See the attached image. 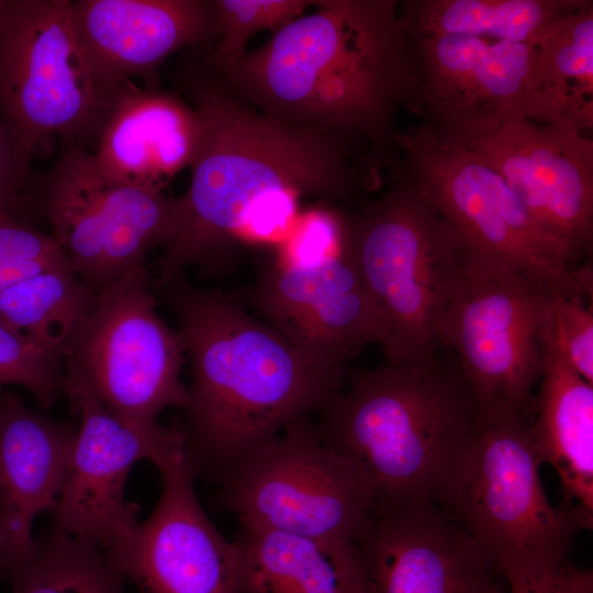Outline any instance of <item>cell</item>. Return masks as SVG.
<instances>
[{
    "label": "cell",
    "instance_id": "obj_16",
    "mask_svg": "<svg viewBox=\"0 0 593 593\" xmlns=\"http://www.w3.org/2000/svg\"><path fill=\"white\" fill-rule=\"evenodd\" d=\"M354 544L368 593H507L481 546L428 496L372 505Z\"/></svg>",
    "mask_w": 593,
    "mask_h": 593
},
{
    "label": "cell",
    "instance_id": "obj_32",
    "mask_svg": "<svg viewBox=\"0 0 593 593\" xmlns=\"http://www.w3.org/2000/svg\"><path fill=\"white\" fill-rule=\"evenodd\" d=\"M27 177L19 165L12 141L0 118V213H14Z\"/></svg>",
    "mask_w": 593,
    "mask_h": 593
},
{
    "label": "cell",
    "instance_id": "obj_9",
    "mask_svg": "<svg viewBox=\"0 0 593 593\" xmlns=\"http://www.w3.org/2000/svg\"><path fill=\"white\" fill-rule=\"evenodd\" d=\"M34 204L69 268L96 294L175 234L179 199L107 177L86 147L63 143Z\"/></svg>",
    "mask_w": 593,
    "mask_h": 593
},
{
    "label": "cell",
    "instance_id": "obj_18",
    "mask_svg": "<svg viewBox=\"0 0 593 593\" xmlns=\"http://www.w3.org/2000/svg\"><path fill=\"white\" fill-rule=\"evenodd\" d=\"M253 300L272 328L323 367L342 369L363 346L384 339L347 242L343 250L317 260L277 256L261 270Z\"/></svg>",
    "mask_w": 593,
    "mask_h": 593
},
{
    "label": "cell",
    "instance_id": "obj_12",
    "mask_svg": "<svg viewBox=\"0 0 593 593\" xmlns=\"http://www.w3.org/2000/svg\"><path fill=\"white\" fill-rule=\"evenodd\" d=\"M184 350L178 332L160 318L146 267L135 268L97 294L65 362L76 368L115 415L156 423L167 407H182Z\"/></svg>",
    "mask_w": 593,
    "mask_h": 593
},
{
    "label": "cell",
    "instance_id": "obj_29",
    "mask_svg": "<svg viewBox=\"0 0 593 593\" xmlns=\"http://www.w3.org/2000/svg\"><path fill=\"white\" fill-rule=\"evenodd\" d=\"M64 362L0 318V385H21L48 410L63 392Z\"/></svg>",
    "mask_w": 593,
    "mask_h": 593
},
{
    "label": "cell",
    "instance_id": "obj_14",
    "mask_svg": "<svg viewBox=\"0 0 593 593\" xmlns=\"http://www.w3.org/2000/svg\"><path fill=\"white\" fill-rule=\"evenodd\" d=\"M63 392L78 426L53 522L109 550L138 525L139 505L125 499L133 465L142 459L155 463L186 447V436L179 426L135 424L115 415L67 362Z\"/></svg>",
    "mask_w": 593,
    "mask_h": 593
},
{
    "label": "cell",
    "instance_id": "obj_27",
    "mask_svg": "<svg viewBox=\"0 0 593 593\" xmlns=\"http://www.w3.org/2000/svg\"><path fill=\"white\" fill-rule=\"evenodd\" d=\"M10 580L13 593H125L108 551L55 522L37 540L35 557Z\"/></svg>",
    "mask_w": 593,
    "mask_h": 593
},
{
    "label": "cell",
    "instance_id": "obj_19",
    "mask_svg": "<svg viewBox=\"0 0 593 593\" xmlns=\"http://www.w3.org/2000/svg\"><path fill=\"white\" fill-rule=\"evenodd\" d=\"M72 25L101 86L114 96L176 51L217 36L214 0L71 1Z\"/></svg>",
    "mask_w": 593,
    "mask_h": 593
},
{
    "label": "cell",
    "instance_id": "obj_2",
    "mask_svg": "<svg viewBox=\"0 0 593 593\" xmlns=\"http://www.w3.org/2000/svg\"><path fill=\"white\" fill-rule=\"evenodd\" d=\"M172 309L191 383L182 406L187 455L220 478L291 423L321 412L343 369L323 367L224 294L183 275L157 288Z\"/></svg>",
    "mask_w": 593,
    "mask_h": 593
},
{
    "label": "cell",
    "instance_id": "obj_3",
    "mask_svg": "<svg viewBox=\"0 0 593 593\" xmlns=\"http://www.w3.org/2000/svg\"><path fill=\"white\" fill-rule=\"evenodd\" d=\"M212 72L189 80L201 138L156 288L225 254L240 239L253 208L270 194L347 199L354 190L350 141L267 115Z\"/></svg>",
    "mask_w": 593,
    "mask_h": 593
},
{
    "label": "cell",
    "instance_id": "obj_10",
    "mask_svg": "<svg viewBox=\"0 0 593 593\" xmlns=\"http://www.w3.org/2000/svg\"><path fill=\"white\" fill-rule=\"evenodd\" d=\"M221 480V501L242 527L354 541L373 505L361 471L306 418L247 454Z\"/></svg>",
    "mask_w": 593,
    "mask_h": 593
},
{
    "label": "cell",
    "instance_id": "obj_5",
    "mask_svg": "<svg viewBox=\"0 0 593 593\" xmlns=\"http://www.w3.org/2000/svg\"><path fill=\"white\" fill-rule=\"evenodd\" d=\"M525 417L481 419L432 499L485 551L508 589L558 574L592 513L553 506Z\"/></svg>",
    "mask_w": 593,
    "mask_h": 593
},
{
    "label": "cell",
    "instance_id": "obj_11",
    "mask_svg": "<svg viewBox=\"0 0 593 593\" xmlns=\"http://www.w3.org/2000/svg\"><path fill=\"white\" fill-rule=\"evenodd\" d=\"M551 293L523 275H469L445 312L438 344L455 350L479 418H526L534 405Z\"/></svg>",
    "mask_w": 593,
    "mask_h": 593
},
{
    "label": "cell",
    "instance_id": "obj_24",
    "mask_svg": "<svg viewBox=\"0 0 593 593\" xmlns=\"http://www.w3.org/2000/svg\"><path fill=\"white\" fill-rule=\"evenodd\" d=\"M584 0H407L399 10L412 35H450L534 46L558 19Z\"/></svg>",
    "mask_w": 593,
    "mask_h": 593
},
{
    "label": "cell",
    "instance_id": "obj_8",
    "mask_svg": "<svg viewBox=\"0 0 593 593\" xmlns=\"http://www.w3.org/2000/svg\"><path fill=\"white\" fill-rule=\"evenodd\" d=\"M114 97L83 54L70 0H0V118L26 176L53 137L97 142Z\"/></svg>",
    "mask_w": 593,
    "mask_h": 593
},
{
    "label": "cell",
    "instance_id": "obj_33",
    "mask_svg": "<svg viewBox=\"0 0 593 593\" xmlns=\"http://www.w3.org/2000/svg\"><path fill=\"white\" fill-rule=\"evenodd\" d=\"M507 593H592V572L567 562L555 577L510 588Z\"/></svg>",
    "mask_w": 593,
    "mask_h": 593
},
{
    "label": "cell",
    "instance_id": "obj_26",
    "mask_svg": "<svg viewBox=\"0 0 593 593\" xmlns=\"http://www.w3.org/2000/svg\"><path fill=\"white\" fill-rule=\"evenodd\" d=\"M97 294L67 264L25 278L0 293V318L43 349L66 357Z\"/></svg>",
    "mask_w": 593,
    "mask_h": 593
},
{
    "label": "cell",
    "instance_id": "obj_6",
    "mask_svg": "<svg viewBox=\"0 0 593 593\" xmlns=\"http://www.w3.org/2000/svg\"><path fill=\"white\" fill-rule=\"evenodd\" d=\"M347 247L395 366L436 359L441 320L469 276L459 235L404 175L348 219Z\"/></svg>",
    "mask_w": 593,
    "mask_h": 593
},
{
    "label": "cell",
    "instance_id": "obj_31",
    "mask_svg": "<svg viewBox=\"0 0 593 593\" xmlns=\"http://www.w3.org/2000/svg\"><path fill=\"white\" fill-rule=\"evenodd\" d=\"M347 228L348 219L328 210H312L286 236L278 257L312 261L336 254L346 246Z\"/></svg>",
    "mask_w": 593,
    "mask_h": 593
},
{
    "label": "cell",
    "instance_id": "obj_21",
    "mask_svg": "<svg viewBox=\"0 0 593 593\" xmlns=\"http://www.w3.org/2000/svg\"><path fill=\"white\" fill-rule=\"evenodd\" d=\"M201 124L192 105L176 96L125 83L102 124L93 157L109 178L156 191L191 167Z\"/></svg>",
    "mask_w": 593,
    "mask_h": 593
},
{
    "label": "cell",
    "instance_id": "obj_20",
    "mask_svg": "<svg viewBox=\"0 0 593 593\" xmlns=\"http://www.w3.org/2000/svg\"><path fill=\"white\" fill-rule=\"evenodd\" d=\"M76 429L0 394V577L35 557L33 523L57 506Z\"/></svg>",
    "mask_w": 593,
    "mask_h": 593
},
{
    "label": "cell",
    "instance_id": "obj_4",
    "mask_svg": "<svg viewBox=\"0 0 593 593\" xmlns=\"http://www.w3.org/2000/svg\"><path fill=\"white\" fill-rule=\"evenodd\" d=\"M321 413L322 440L361 471L373 505L432 497L478 417L458 362L437 357L355 370Z\"/></svg>",
    "mask_w": 593,
    "mask_h": 593
},
{
    "label": "cell",
    "instance_id": "obj_23",
    "mask_svg": "<svg viewBox=\"0 0 593 593\" xmlns=\"http://www.w3.org/2000/svg\"><path fill=\"white\" fill-rule=\"evenodd\" d=\"M234 542L238 593H368L354 541L242 527Z\"/></svg>",
    "mask_w": 593,
    "mask_h": 593
},
{
    "label": "cell",
    "instance_id": "obj_1",
    "mask_svg": "<svg viewBox=\"0 0 593 593\" xmlns=\"http://www.w3.org/2000/svg\"><path fill=\"white\" fill-rule=\"evenodd\" d=\"M316 7L215 74L267 115L385 152L395 145L393 115L413 88L399 4L323 0Z\"/></svg>",
    "mask_w": 593,
    "mask_h": 593
},
{
    "label": "cell",
    "instance_id": "obj_25",
    "mask_svg": "<svg viewBox=\"0 0 593 593\" xmlns=\"http://www.w3.org/2000/svg\"><path fill=\"white\" fill-rule=\"evenodd\" d=\"M538 122L593 126V2L553 22L533 46Z\"/></svg>",
    "mask_w": 593,
    "mask_h": 593
},
{
    "label": "cell",
    "instance_id": "obj_28",
    "mask_svg": "<svg viewBox=\"0 0 593 593\" xmlns=\"http://www.w3.org/2000/svg\"><path fill=\"white\" fill-rule=\"evenodd\" d=\"M316 1L307 0H214L219 42L206 58L209 67L221 72L235 64L247 51L255 33H273L302 15Z\"/></svg>",
    "mask_w": 593,
    "mask_h": 593
},
{
    "label": "cell",
    "instance_id": "obj_22",
    "mask_svg": "<svg viewBox=\"0 0 593 593\" xmlns=\"http://www.w3.org/2000/svg\"><path fill=\"white\" fill-rule=\"evenodd\" d=\"M540 389L529 424L538 457L557 472L564 506L593 512V384L567 361L549 326L542 335Z\"/></svg>",
    "mask_w": 593,
    "mask_h": 593
},
{
    "label": "cell",
    "instance_id": "obj_7",
    "mask_svg": "<svg viewBox=\"0 0 593 593\" xmlns=\"http://www.w3.org/2000/svg\"><path fill=\"white\" fill-rule=\"evenodd\" d=\"M404 175L459 235L469 275H523L552 293L592 295V268L529 213L505 180L467 147L423 125L395 133Z\"/></svg>",
    "mask_w": 593,
    "mask_h": 593
},
{
    "label": "cell",
    "instance_id": "obj_15",
    "mask_svg": "<svg viewBox=\"0 0 593 593\" xmlns=\"http://www.w3.org/2000/svg\"><path fill=\"white\" fill-rule=\"evenodd\" d=\"M159 501L143 523L107 550L139 593H238L237 549L204 513L186 447L155 462Z\"/></svg>",
    "mask_w": 593,
    "mask_h": 593
},
{
    "label": "cell",
    "instance_id": "obj_30",
    "mask_svg": "<svg viewBox=\"0 0 593 593\" xmlns=\"http://www.w3.org/2000/svg\"><path fill=\"white\" fill-rule=\"evenodd\" d=\"M549 326L570 366L593 384V313L579 296L551 293Z\"/></svg>",
    "mask_w": 593,
    "mask_h": 593
},
{
    "label": "cell",
    "instance_id": "obj_13",
    "mask_svg": "<svg viewBox=\"0 0 593 593\" xmlns=\"http://www.w3.org/2000/svg\"><path fill=\"white\" fill-rule=\"evenodd\" d=\"M405 34L413 67L407 108L438 138L465 145L512 120L538 122L533 46Z\"/></svg>",
    "mask_w": 593,
    "mask_h": 593
},
{
    "label": "cell",
    "instance_id": "obj_17",
    "mask_svg": "<svg viewBox=\"0 0 593 593\" xmlns=\"http://www.w3.org/2000/svg\"><path fill=\"white\" fill-rule=\"evenodd\" d=\"M494 169L575 260L593 245V141L572 124L517 119L462 145Z\"/></svg>",
    "mask_w": 593,
    "mask_h": 593
}]
</instances>
